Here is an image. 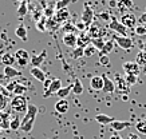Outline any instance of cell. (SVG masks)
I'll use <instances>...</instances> for the list:
<instances>
[{"label": "cell", "instance_id": "1", "mask_svg": "<svg viewBox=\"0 0 146 139\" xmlns=\"http://www.w3.org/2000/svg\"><path fill=\"white\" fill-rule=\"evenodd\" d=\"M36 117H38V107H36L35 104H28L26 115L22 119L20 130L24 131V132H30L34 128V123H35Z\"/></svg>", "mask_w": 146, "mask_h": 139}, {"label": "cell", "instance_id": "2", "mask_svg": "<svg viewBox=\"0 0 146 139\" xmlns=\"http://www.w3.org/2000/svg\"><path fill=\"white\" fill-rule=\"evenodd\" d=\"M11 108L16 112H27L28 108V102L24 95H16L13 96V99L11 100Z\"/></svg>", "mask_w": 146, "mask_h": 139}, {"label": "cell", "instance_id": "3", "mask_svg": "<svg viewBox=\"0 0 146 139\" xmlns=\"http://www.w3.org/2000/svg\"><path fill=\"white\" fill-rule=\"evenodd\" d=\"M87 34H89V36L91 38V39H97V38H103L106 32H105V28L102 27L99 23H98V22H94L93 24L90 26Z\"/></svg>", "mask_w": 146, "mask_h": 139}, {"label": "cell", "instance_id": "4", "mask_svg": "<svg viewBox=\"0 0 146 139\" xmlns=\"http://www.w3.org/2000/svg\"><path fill=\"white\" fill-rule=\"evenodd\" d=\"M94 16H95L94 9L89 4H84V11L82 14V23L84 26H91L94 23Z\"/></svg>", "mask_w": 146, "mask_h": 139}, {"label": "cell", "instance_id": "5", "mask_svg": "<svg viewBox=\"0 0 146 139\" xmlns=\"http://www.w3.org/2000/svg\"><path fill=\"white\" fill-rule=\"evenodd\" d=\"M109 28H110L113 32L121 34V36H126V32H127V28L125 27L121 22H118L115 18H111L110 23H109Z\"/></svg>", "mask_w": 146, "mask_h": 139}, {"label": "cell", "instance_id": "6", "mask_svg": "<svg viewBox=\"0 0 146 139\" xmlns=\"http://www.w3.org/2000/svg\"><path fill=\"white\" fill-rule=\"evenodd\" d=\"M54 19L58 24H63L67 23V20L70 19V11L67 8H62V9H56L55 14H54Z\"/></svg>", "mask_w": 146, "mask_h": 139}, {"label": "cell", "instance_id": "7", "mask_svg": "<svg viewBox=\"0 0 146 139\" xmlns=\"http://www.w3.org/2000/svg\"><path fill=\"white\" fill-rule=\"evenodd\" d=\"M119 22L129 30V28H134V27H135V24L138 23V19L135 18V15H134V14H123Z\"/></svg>", "mask_w": 146, "mask_h": 139}, {"label": "cell", "instance_id": "8", "mask_svg": "<svg viewBox=\"0 0 146 139\" xmlns=\"http://www.w3.org/2000/svg\"><path fill=\"white\" fill-rule=\"evenodd\" d=\"M114 42L119 45L121 48H123V49H130L134 45L133 40H131L129 36H121V35L114 36Z\"/></svg>", "mask_w": 146, "mask_h": 139}, {"label": "cell", "instance_id": "9", "mask_svg": "<svg viewBox=\"0 0 146 139\" xmlns=\"http://www.w3.org/2000/svg\"><path fill=\"white\" fill-rule=\"evenodd\" d=\"M60 88H62V80H60V79H52L50 88L47 91H44L43 96H44V98H48L50 95H54V94L56 95V92L60 90Z\"/></svg>", "mask_w": 146, "mask_h": 139}, {"label": "cell", "instance_id": "10", "mask_svg": "<svg viewBox=\"0 0 146 139\" xmlns=\"http://www.w3.org/2000/svg\"><path fill=\"white\" fill-rule=\"evenodd\" d=\"M103 78V92H106V94H113L117 88V86H115V82L110 78H107L106 75H102Z\"/></svg>", "mask_w": 146, "mask_h": 139}, {"label": "cell", "instance_id": "11", "mask_svg": "<svg viewBox=\"0 0 146 139\" xmlns=\"http://www.w3.org/2000/svg\"><path fill=\"white\" fill-rule=\"evenodd\" d=\"M123 71L127 75H137L139 74V66L135 62H126L123 63Z\"/></svg>", "mask_w": 146, "mask_h": 139}, {"label": "cell", "instance_id": "12", "mask_svg": "<svg viewBox=\"0 0 146 139\" xmlns=\"http://www.w3.org/2000/svg\"><path fill=\"white\" fill-rule=\"evenodd\" d=\"M76 40H78V36L74 32H66L63 35V44L66 47H75Z\"/></svg>", "mask_w": 146, "mask_h": 139}, {"label": "cell", "instance_id": "13", "mask_svg": "<svg viewBox=\"0 0 146 139\" xmlns=\"http://www.w3.org/2000/svg\"><path fill=\"white\" fill-rule=\"evenodd\" d=\"M131 126H133V123L129 121H114L111 123V128L114 131H123Z\"/></svg>", "mask_w": 146, "mask_h": 139}, {"label": "cell", "instance_id": "14", "mask_svg": "<svg viewBox=\"0 0 146 139\" xmlns=\"http://www.w3.org/2000/svg\"><path fill=\"white\" fill-rule=\"evenodd\" d=\"M70 108V103L67 102V99H59L55 103V111L59 114H66Z\"/></svg>", "mask_w": 146, "mask_h": 139}, {"label": "cell", "instance_id": "15", "mask_svg": "<svg viewBox=\"0 0 146 139\" xmlns=\"http://www.w3.org/2000/svg\"><path fill=\"white\" fill-rule=\"evenodd\" d=\"M134 7L133 0H118L117 1V8L119 9L121 12H126Z\"/></svg>", "mask_w": 146, "mask_h": 139}, {"label": "cell", "instance_id": "16", "mask_svg": "<svg viewBox=\"0 0 146 139\" xmlns=\"http://www.w3.org/2000/svg\"><path fill=\"white\" fill-rule=\"evenodd\" d=\"M90 87L95 91L103 90V78L102 76H93L90 79Z\"/></svg>", "mask_w": 146, "mask_h": 139}, {"label": "cell", "instance_id": "17", "mask_svg": "<svg viewBox=\"0 0 146 139\" xmlns=\"http://www.w3.org/2000/svg\"><path fill=\"white\" fill-rule=\"evenodd\" d=\"M90 43H91V38L89 36V34H80L76 40V47L86 48L87 45H90Z\"/></svg>", "mask_w": 146, "mask_h": 139}, {"label": "cell", "instance_id": "18", "mask_svg": "<svg viewBox=\"0 0 146 139\" xmlns=\"http://www.w3.org/2000/svg\"><path fill=\"white\" fill-rule=\"evenodd\" d=\"M30 74H31L32 76L35 78L36 80H39V82H43L44 83L46 79H47V76H46V74L42 70H40L39 67H32L31 70H30Z\"/></svg>", "mask_w": 146, "mask_h": 139}, {"label": "cell", "instance_id": "19", "mask_svg": "<svg viewBox=\"0 0 146 139\" xmlns=\"http://www.w3.org/2000/svg\"><path fill=\"white\" fill-rule=\"evenodd\" d=\"M44 59H46V49H43L39 55H36V56H34V58L31 59L32 67H39L40 64L44 62Z\"/></svg>", "mask_w": 146, "mask_h": 139}, {"label": "cell", "instance_id": "20", "mask_svg": "<svg viewBox=\"0 0 146 139\" xmlns=\"http://www.w3.org/2000/svg\"><path fill=\"white\" fill-rule=\"evenodd\" d=\"M95 121L99 123V125H111L113 122H114V119L111 117H109V115H106V114H98L97 117H95Z\"/></svg>", "mask_w": 146, "mask_h": 139}, {"label": "cell", "instance_id": "21", "mask_svg": "<svg viewBox=\"0 0 146 139\" xmlns=\"http://www.w3.org/2000/svg\"><path fill=\"white\" fill-rule=\"evenodd\" d=\"M15 35L18 36L19 39H22L23 42H27L28 35H27V28L24 27V24H20L19 27H16V30H15Z\"/></svg>", "mask_w": 146, "mask_h": 139}, {"label": "cell", "instance_id": "22", "mask_svg": "<svg viewBox=\"0 0 146 139\" xmlns=\"http://www.w3.org/2000/svg\"><path fill=\"white\" fill-rule=\"evenodd\" d=\"M4 75L7 78H15V76H20L22 72L19 71V70H16L15 67H12V66H5L4 67Z\"/></svg>", "mask_w": 146, "mask_h": 139}, {"label": "cell", "instance_id": "23", "mask_svg": "<svg viewBox=\"0 0 146 139\" xmlns=\"http://www.w3.org/2000/svg\"><path fill=\"white\" fill-rule=\"evenodd\" d=\"M115 80H117V83H115V86H117V87H118V88H119L121 91H126V92H129V88H130V86L127 84V83H126V80H125V79H122V78L119 76V75H117V76H115Z\"/></svg>", "mask_w": 146, "mask_h": 139}, {"label": "cell", "instance_id": "24", "mask_svg": "<svg viewBox=\"0 0 146 139\" xmlns=\"http://www.w3.org/2000/svg\"><path fill=\"white\" fill-rule=\"evenodd\" d=\"M70 92H72V86H66V87H62L60 90L56 92V96L59 99H66Z\"/></svg>", "mask_w": 146, "mask_h": 139}, {"label": "cell", "instance_id": "25", "mask_svg": "<svg viewBox=\"0 0 146 139\" xmlns=\"http://www.w3.org/2000/svg\"><path fill=\"white\" fill-rule=\"evenodd\" d=\"M9 114L8 112H0V127L9 128Z\"/></svg>", "mask_w": 146, "mask_h": 139}, {"label": "cell", "instance_id": "26", "mask_svg": "<svg viewBox=\"0 0 146 139\" xmlns=\"http://www.w3.org/2000/svg\"><path fill=\"white\" fill-rule=\"evenodd\" d=\"M20 126H22V119L16 115V117L11 118V122H9V128L13 131H16L20 128Z\"/></svg>", "mask_w": 146, "mask_h": 139}, {"label": "cell", "instance_id": "27", "mask_svg": "<svg viewBox=\"0 0 146 139\" xmlns=\"http://www.w3.org/2000/svg\"><path fill=\"white\" fill-rule=\"evenodd\" d=\"M1 62L4 63L5 66H12L13 63L16 62V58L13 54H4L1 56Z\"/></svg>", "mask_w": 146, "mask_h": 139}, {"label": "cell", "instance_id": "28", "mask_svg": "<svg viewBox=\"0 0 146 139\" xmlns=\"http://www.w3.org/2000/svg\"><path fill=\"white\" fill-rule=\"evenodd\" d=\"M113 48H114V40H113V39H111V40H107L106 43H105L103 49L99 52V55H109L111 51H113Z\"/></svg>", "mask_w": 146, "mask_h": 139}, {"label": "cell", "instance_id": "29", "mask_svg": "<svg viewBox=\"0 0 146 139\" xmlns=\"http://www.w3.org/2000/svg\"><path fill=\"white\" fill-rule=\"evenodd\" d=\"M105 43L106 42L103 40V38H97V39H91V44L97 48V51H99L101 52L102 49H103V47H105Z\"/></svg>", "mask_w": 146, "mask_h": 139}, {"label": "cell", "instance_id": "30", "mask_svg": "<svg viewBox=\"0 0 146 139\" xmlns=\"http://www.w3.org/2000/svg\"><path fill=\"white\" fill-rule=\"evenodd\" d=\"M27 12H28V4H27V0H26V1H22V3H20V5H19L18 16H19V18H24V16L27 15Z\"/></svg>", "mask_w": 146, "mask_h": 139}, {"label": "cell", "instance_id": "31", "mask_svg": "<svg viewBox=\"0 0 146 139\" xmlns=\"http://www.w3.org/2000/svg\"><path fill=\"white\" fill-rule=\"evenodd\" d=\"M82 92H83V84H82V82H80L79 79H75L74 86H72V94L80 95Z\"/></svg>", "mask_w": 146, "mask_h": 139}, {"label": "cell", "instance_id": "32", "mask_svg": "<svg viewBox=\"0 0 146 139\" xmlns=\"http://www.w3.org/2000/svg\"><path fill=\"white\" fill-rule=\"evenodd\" d=\"M135 63L138 66H146V52L145 51H139L137 54V58H135Z\"/></svg>", "mask_w": 146, "mask_h": 139}, {"label": "cell", "instance_id": "33", "mask_svg": "<svg viewBox=\"0 0 146 139\" xmlns=\"http://www.w3.org/2000/svg\"><path fill=\"white\" fill-rule=\"evenodd\" d=\"M135 130L142 135H146V119H142V121H138L137 125H135Z\"/></svg>", "mask_w": 146, "mask_h": 139}, {"label": "cell", "instance_id": "34", "mask_svg": "<svg viewBox=\"0 0 146 139\" xmlns=\"http://www.w3.org/2000/svg\"><path fill=\"white\" fill-rule=\"evenodd\" d=\"M15 58H16V60H18V59H26V60H28V58H30V54L27 52L26 49L20 48V49H18V51L15 52Z\"/></svg>", "mask_w": 146, "mask_h": 139}, {"label": "cell", "instance_id": "35", "mask_svg": "<svg viewBox=\"0 0 146 139\" xmlns=\"http://www.w3.org/2000/svg\"><path fill=\"white\" fill-rule=\"evenodd\" d=\"M95 54H97V48H95L93 44L87 45V47L84 48V56H87V58H91V56H93V55H95Z\"/></svg>", "mask_w": 146, "mask_h": 139}, {"label": "cell", "instance_id": "36", "mask_svg": "<svg viewBox=\"0 0 146 139\" xmlns=\"http://www.w3.org/2000/svg\"><path fill=\"white\" fill-rule=\"evenodd\" d=\"M84 56V48L82 47H75V49L72 51V59H79Z\"/></svg>", "mask_w": 146, "mask_h": 139}, {"label": "cell", "instance_id": "37", "mask_svg": "<svg viewBox=\"0 0 146 139\" xmlns=\"http://www.w3.org/2000/svg\"><path fill=\"white\" fill-rule=\"evenodd\" d=\"M99 64L105 66V67H109L110 66V58H109V55H99Z\"/></svg>", "mask_w": 146, "mask_h": 139}, {"label": "cell", "instance_id": "38", "mask_svg": "<svg viewBox=\"0 0 146 139\" xmlns=\"http://www.w3.org/2000/svg\"><path fill=\"white\" fill-rule=\"evenodd\" d=\"M125 80H126V83H127L129 86H134L138 80V76L137 75H126Z\"/></svg>", "mask_w": 146, "mask_h": 139}, {"label": "cell", "instance_id": "39", "mask_svg": "<svg viewBox=\"0 0 146 139\" xmlns=\"http://www.w3.org/2000/svg\"><path fill=\"white\" fill-rule=\"evenodd\" d=\"M26 87L24 86H22V84H16V87H15V90H13V94L15 95H24V92H26Z\"/></svg>", "mask_w": 146, "mask_h": 139}, {"label": "cell", "instance_id": "40", "mask_svg": "<svg viewBox=\"0 0 146 139\" xmlns=\"http://www.w3.org/2000/svg\"><path fill=\"white\" fill-rule=\"evenodd\" d=\"M70 4V0H59L56 3V9H62V8H67V5Z\"/></svg>", "mask_w": 146, "mask_h": 139}, {"label": "cell", "instance_id": "41", "mask_svg": "<svg viewBox=\"0 0 146 139\" xmlns=\"http://www.w3.org/2000/svg\"><path fill=\"white\" fill-rule=\"evenodd\" d=\"M135 34H137L138 36L146 35V26H137V27H135Z\"/></svg>", "mask_w": 146, "mask_h": 139}, {"label": "cell", "instance_id": "42", "mask_svg": "<svg viewBox=\"0 0 146 139\" xmlns=\"http://www.w3.org/2000/svg\"><path fill=\"white\" fill-rule=\"evenodd\" d=\"M44 19H42L40 22H36V28H39L42 32H46L47 31V27H44Z\"/></svg>", "mask_w": 146, "mask_h": 139}, {"label": "cell", "instance_id": "43", "mask_svg": "<svg viewBox=\"0 0 146 139\" xmlns=\"http://www.w3.org/2000/svg\"><path fill=\"white\" fill-rule=\"evenodd\" d=\"M138 23L141 24V26H146V12L145 14H142L139 18H138Z\"/></svg>", "mask_w": 146, "mask_h": 139}, {"label": "cell", "instance_id": "44", "mask_svg": "<svg viewBox=\"0 0 146 139\" xmlns=\"http://www.w3.org/2000/svg\"><path fill=\"white\" fill-rule=\"evenodd\" d=\"M16 84L18 83H9V84H7V91H9V92H13V90H15V87H16Z\"/></svg>", "mask_w": 146, "mask_h": 139}, {"label": "cell", "instance_id": "45", "mask_svg": "<svg viewBox=\"0 0 146 139\" xmlns=\"http://www.w3.org/2000/svg\"><path fill=\"white\" fill-rule=\"evenodd\" d=\"M99 18L103 19V20H107V22H110V20H111L110 15L107 14V12H105V14H101V15H99Z\"/></svg>", "mask_w": 146, "mask_h": 139}, {"label": "cell", "instance_id": "46", "mask_svg": "<svg viewBox=\"0 0 146 139\" xmlns=\"http://www.w3.org/2000/svg\"><path fill=\"white\" fill-rule=\"evenodd\" d=\"M51 82H52V80H50V79H46V82L43 83V84H44V86H43V88H44V91H47V90L50 88V86H51Z\"/></svg>", "mask_w": 146, "mask_h": 139}, {"label": "cell", "instance_id": "47", "mask_svg": "<svg viewBox=\"0 0 146 139\" xmlns=\"http://www.w3.org/2000/svg\"><path fill=\"white\" fill-rule=\"evenodd\" d=\"M27 62H28V60H26V59H18V60H16V63H18L19 66H22V67L27 66Z\"/></svg>", "mask_w": 146, "mask_h": 139}, {"label": "cell", "instance_id": "48", "mask_svg": "<svg viewBox=\"0 0 146 139\" xmlns=\"http://www.w3.org/2000/svg\"><path fill=\"white\" fill-rule=\"evenodd\" d=\"M127 139H141V138H139V135H138V134H134V132H130V134L127 135Z\"/></svg>", "mask_w": 146, "mask_h": 139}, {"label": "cell", "instance_id": "49", "mask_svg": "<svg viewBox=\"0 0 146 139\" xmlns=\"http://www.w3.org/2000/svg\"><path fill=\"white\" fill-rule=\"evenodd\" d=\"M110 139H123V138H122V136H119L118 134H113L110 136Z\"/></svg>", "mask_w": 146, "mask_h": 139}, {"label": "cell", "instance_id": "50", "mask_svg": "<svg viewBox=\"0 0 146 139\" xmlns=\"http://www.w3.org/2000/svg\"><path fill=\"white\" fill-rule=\"evenodd\" d=\"M110 7H117V1L111 0V1H110Z\"/></svg>", "mask_w": 146, "mask_h": 139}, {"label": "cell", "instance_id": "51", "mask_svg": "<svg viewBox=\"0 0 146 139\" xmlns=\"http://www.w3.org/2000/svg\"><path fill=\"white\" fill-rule=\"evenodd\" d=\"M142 51H145V52H146V43L142 45Z\"/></svg>", "mask_w": 146, "mask_h": 139}, {"label": "cell", "instance_id": "52", "mask_svg": "<svg viewBox=\"0 0 146 139\" xmlns=\"http://www.w3.org/2000/svg\"><path fill=\"white\" fill-rule=\"evenodd\" d=\"M19 1H20V3H22V1H26V0H19Z\"/></svg>", "mask_w": 146, "mask_h": 139}]
</instances>
